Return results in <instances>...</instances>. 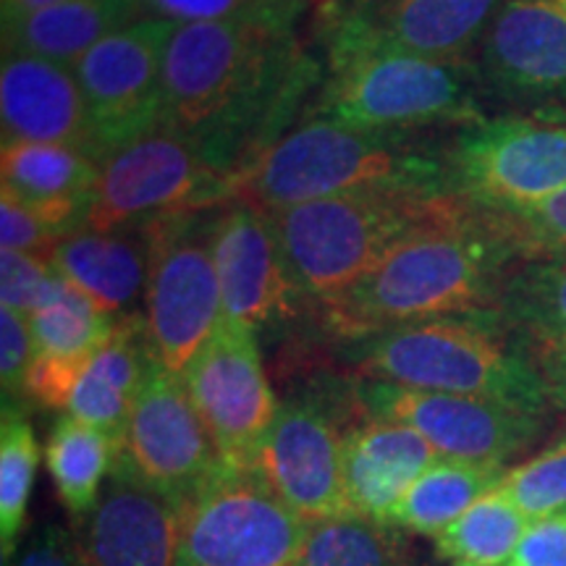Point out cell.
I'll return each mask as SVG.
<instances>
[{
    "mask_svg": "<svg viewBox=\"0 0 566 566\" xmlns=\"http://www.w3.org/2000/svg\"><path fill=\"white\" fill-rule=\"evenodd\" d=\"M210 242L223 317L254 331L296 317L307 300L296 286L271 212L244 202L223 205L212 221Z\"/></svg>",
    "mask_w": 566,
    "mask_h": 566,
    "instance_id": "cell-18",
    "label": "cell"
},
{
    "mask_svg": "<svg viewBox=\"0 0 566 566\" xmlns=\"http://www.w3.org/2000/svg\"><path fill=\"white\" fill-rule=\"evenodd\" d=\"M516 260L520 252L491 216L457 197L317 313L342 342L436 317L495 313Z\"/></svg>",
    "mask_w": 566,
    "mask_h": 566,
    "instance_id": "cell-2",
    "label": "cell"
},
{
    "mask_svg": "<svg viewBox=\"0 0 566 566\" xmlns=\"http://www.w3.org/2000/svg\"><path fill=\"white\" fill-rule=\"evenodd\" d=\"M171 27L155 17L137 19L97 42L74 66L101 163L116 147L160 129L163 53Z\"/></svg>",
    "mask_w": 566,
    "mask_h": 566,
    "instance_id": "cell-15",
    "label": "cell"
},
{
    "mask_svg": "<svg viewBox=\"0 0 566 566\" xmlns=\"http://www.w3.org/2000/svg\"><path fill=\"white\" fill-rule=\"evenodd\" d=\"M145 11L171 24L205 21H286L294 24L307 0H142Z\"/></svg>",
    "mask_w": 566,
    "mask_h": 566,
    "instance_id": "cell-34",
    "label": "cell"
},
{
    "mask_svg": "<svg viewBox=\"0 0 566 566\" xmlns=\"http://www.w3.org/2000/svg\"><path fill=\"white\" fill-rule=\"evenodd\" d=\"M506 566H566V512L533 522Z\"/></svg>",
    "mask_w": 566,
    "mask_h": 566,
    "instance_id": "cell-39",
    "label": "cell"
},
{
    "mask_svg": "<svg viewBox=\"0 0 566 566\" xmlns=\"http://www.w3.org/2000/svg\"><path fill=\"white\" fill-rule=\"evenodd\" d=\"M3 187L17 192L63 239L87 226L101 163L84 150L42 142H6L0 153Z\"/></svg>",
    "mask_w": 566,
    "mask_h": 566,
    "instance_id": "cell-22",
    "label": "cell"
},
{
    "mask_svg": "<svg viewBox=\"0 0 566 566\" xmlns=\"http://www.w3.org/2000/svg\"><path fill=\"white\" fill-rule=\"evenodd\" d=\"M354 391L365 415L407 424L438 457L457 462L506 467L533 451L548 430V415L480 396L417 391L365 378L354 384Z\"/></svg>",
    "mask_w": 566,
    "mask_h": 566,
    "instance_id": "cell-12",
    "label": "cell"
},
{
    "mask_svg": "<svg viewBox=\"0 0 566 566\" xmlns=\"http://www.w3.org/2000/svg\"><path fill=\"white\" fill-rule=\"evenodd\" d=\"M59 273L45 254L0 250V304L32 315L53 294Z\"/></svg>",
    "mask_w": 566,
    "mask_h": 566,
    "instance_id": "cell-36",
    "label": "cell"
},
{
    "mask_svg": "<svg viewBox=\"0 0 566 566\" xmlns=\"http://www.w3.org/2000/svg\"><path fill=\"white\" fill-rule=\"evenodd\" d=\"M118 446L103 430L61 415L45 443V462L61 504L76 520L87 516L101 499L116 467Z\"/></svg>",
    "mask_w": 566,
    "mask_h": 566,
    "instance_id": "cell-28",
    "label": "cell"
},
{
    "mask_svg": "<svg viewBox=\"0 0 566 566\" xmlns=\"http://www.w3.org/2000/svg\"><path fill=\"white\" fill-rule=\"evenodd\" d=\"M357 407L352 388H307L289 396L247 470L258 475L302 520L346 516L344 433L346 409Z\"/></svg>",
    "mask_w": 566,
    "mask_h": 566,
    "instance_id": "cell-11",
    "label": "cell"
},
{
    "mask_svg": "<svg viewBox=\"0 0 566 566\" xmlns=\"http://www.w3.org/2000/svg\"><path fill=\"white\" fill-rule=\"evenodd\" d=\"M142 0H63L32 17L6 21L3 53H27L76 66L97 42L137 21Z\"/></svg>",
    "mask_w": 566,
    "mask_h": 566,
    "instance_id": "cell-25",
    "label": "cell"
},
{
    "mask_svg": "<svg viewBox=\"0 0 566 566\" xmlns=\"http://www.w3.org/2000/svg\"><path fill=\"white\" fill-rule=\"evenodd\" d=\"M459 195L363 189L273 210L283 254L304 300L334 302L409 231L441 216Z\"/></svg>",
    "mask_w": 566,
    "mask_h": 566,
    "instance_id": "cell-6",
    "label": "cell"
},
{
    "mask_svg": "<svg viewBox=\"0 0 566 566\" xmlns=\"http://www.w3.org/2000/svg\"><path fill=\"white\" fill-rule=\"evenodd\" d=\"M342 354L365 380L554 412L533 354L495 313L396 325L344 342Z\"/></svg>",
    "mask_w": 566,
    "mask_h": 566,
    "instance_id": "cell-4",
    "label": "cell"
},
{
    "mask_svg": "<svg viewBox=\"0 0 566 566\" xmlns=\"http://www.w3.org/2000/svg\"><path fill=\"white\" fill-rule=\"evenodd\" d=\"M556 3H558V6H562V9L566 11V0H556Z\"/></svg>",
    "mask_w": 566,
    "mask_h": 566,
    "instance_id": "cell-43",
    "label": "cell"
},
{
    "mask_svg": "<svg viewBox=\"0 0 566 566\" xmlns=\"http://www.w3.org/2000/svg\"><path fill=\"white\" fill-rule=\"evenodd\" d=\"M181 380L223 462L247 470L281 407L260 357L258 331L223 317Z\"/></svg>",
    "mask_w": 566,
    "mask_h": 566,
    "instance_id": "cell-13",
    "label": "cell"
},
{
    "mask_svg": "<svg viewBox=\"0 0 566 566\" xmlns=\"http://www.w3.org/2000/svg\"><path fill=\"white\" fill-rule=\"evenodd\" d=\"M485 212L512 239L520 258H566V189L533 208Z\"/></svg>",
    "mask_w": 566,
    "mask_h": 566,
    "instance_id": "cell-35",
    "label": "cell"
},
{
    "mask_svg": "<svg viewBox=\"0 0 566 566\" xmlns=\"http://www.w3.org/2000/svg\"><path fill=\"white\" fill-rule=\"evenodd\" d=\"M181 506L126 472L105 480L101 499L80 520L76 543L87 566H174Z\"/></svg>",
    "mask_w": 566,
    "mask_h": 566,
    "instance_id": "cell-19",
    "label": "cell"
},
{
    "mask_svg": "<svg viewBox=\"0 0 566 566\" xmlns=\"http://www.w3.org/2000/svg\"><path fill=\"white\" fill-rule=\"evenodd\" d=\"M216 212L218 208L179 212L147 226V344L155 363L179 378L223 321L221 283L210 242Z\"/></svg>",
    "mask_w": 566,
    "mask_h": 566,
    "instance_id": "cell-7",
    "label": "cell"
},
{
    "mask_svg": "<svg viewBox=\"0 0 566 566\" xmlns=\"http://www.w3.org/2000/svg\"><path fill=\"white\" fill-rule=\"evenodd\" d=\"M40 446L30 420L17 405L3 401L0 420V556L6 566L17 554L27 504L38 475Z\"/></svg>",
    "mask_w": 566,
    "mask_h": 566,
    "instance_id": "cell-31",
    "label": "cell"
},
{
    "mask_svg": "<svg viewBox=\"0 0 566 566\" xmlns=\"http://www.w3.org/2000/svg\"><path fill=\"white\" fill-rule=\"evenodd\" d=\"M294 566H405V562L394 527L346 514L310 522Z\"/></svg>",
    "mask_w": 566,
    "mask_h": 566,
    "instance_id": "cell-32",
    "label": "cell"
},
{
    "mask_svg": "<svg viewBox=\"0 0 566 566\" xmlns=\"http://www.w3.org/2000/svg\"><path fill=\"white\" fill-rule=\"evenodd\" d=\"M55 3H63V0H3V24L6 21L32 17V13L51 9Z\"/></svg>",
    "mask_w": 566,
    "mask_h": 566,
    "instance_id": "cell-42",
    "label": "cell"
},
{
    "mask_svg": "<svg viewBox=\"0 0 566 566\" xmlns=\"http://www.w3.org/2000/svg\"><path fill=\"white\" fill-rule=\"evenodd\" d=\"M451 189L480 210L541 205L566 189V116L530 113L464 126L449 145Z\"/></svg>",
    "mask_w": 566,
    "mask_h": 566,
    "instance_id": "cell-9",
    "label": "cell"
},
{
    "mask_svg": "<svg viewBox=\"0 0 566 566\" xmlns=\"http://www.w3.org/2000/svg\"><path fill=\"white\" fill-rule=\"evenodd\" d=\"M34 363H38V346H34L30 317L0 307V384L6 399L27 391Z\"/></svg>",
    "mask_w": 566,
    "mask_h": 566,
    "instance_id": "cell-38",
    "label": "cell"
},
{
    "mask_svg": "<svg viewBox=\"0 0 566 566\" xmlns=\"http://www.w3.org/2000/svg\"><path fill=\"white\" fill-rule=\"evenodd\" d=\"M223 459L179 375L147 367L116 470L184 504L223 470Z\"/></svg>",
    "mask_w": 566,
    "mask_h": 566,
    "instance_id": "cell-14",
    "label": "cell"
},
{
    "mask_svg": "<svg viewBox=\"0 0 566 566\" xmlns=\"http://www.w3.org/2000/svg\"><path fill=\"white\" fill-rule=\"evenodd\" d=\"M438 459V451L417 430L359 412L344 433V491L349 512L391 527L399 501Z\"/></svg>",
    "mask_w": 566,
    "mask_h": 566,
    "instance_id": "cell-21",
    "label": "cell"
},
{
    "mask_svg": "<svg viewBox=\"0 0 566 566\" xmlns=\"http://www.w3.org/2000/svg\"><path fill=\"white\" fill-rule=\"evenodd\" d=\"M317 66L286 21L174 24L160 129L184 134L226 181L286 134Z\"/></svg>",
    "mask_w": 566,
    "mask_h": 566,
    "instance_id": "cell-1",
    "label": "cell"
},
{
    "mask_svg": "<svg viewBox=\"0 0 566 566\" xmlns=\"http://www.w3.org/2000/svg\"><path fill=\"white\" fill-rule=\"evenodd\" d=\"M506 475V467L438 459L409 488L391 516L394 530L415 535H441L467 509L493 491Z\"/></svg>",
    "mask_w": 566,
    "mask_h": 566,
    "instance_id": "cell-27",
    "label": "cell"
},
{
    "mask_svg": "<svg viewBox=\"0 0 566 566\" xmlns=\"http://www.w3.org/2000/svg\"><path fill=\"white\" fill-rule=\"evenodd\" d=\"M11 566H87L76 537L61 525H40L17 548Z\"/></svg>",
    "mask_w": 566,
    "mask_h": 566,
    "instance_id": "cell-40",
    "label": "cell"
},
{
    "mask_svg": "<svg viewBox=\"0 0 566 566\" xmlns=\"http://www.w3.org/2000/svg\"><path fill=\"white\" fill-rule=\"evenodd\" d=\"M0 124H3V145L6 142L66 145L84 150L101 163L84 92L74 66L69 63L27 53H3Z\"/></svg>",
    "mask_w": 566,
    "mask_h": 566,
    "instance_id": "cell-20",
    "label": "cell"
},
{
    "mask_svg": "<svg viewBox=\"0 0 566 566\" xmlns=\"http://www.w3.org/2000/svg\"><path fill=\"white\" fill-rule=\"evenodd\" d=\"M307 530L258 475L223 464L181 504L174 566H294Z\"/></svg>",
    "mask_w": 566,
    "mask_h": 566,
    "instance_id": "cell-8",
    "label": "cell"
},
{
    "mask_svg": "<svg viewBox=\"0 0 566 566\" xmlns=\"http://www.w3.org/2000/svg\"><path fill=\"white\" fill-rule=\"evenodd\" d=\"M475 61H438L386 48H328L313 118L349 129L424 134L483 122Z\"/></svg>",
    "mask_w": 566,
    "mask_h": 566,
    "instance_id": "cell-5",
    "label": "cell"
},
{
    "mask_svg": "<svg viewBox=\"0 0 566 566\" xmlns=\"http://www.w3.org/2000/svg\"><path fill=\"white\" fill-rule=\"evenodd\" d=\"M153 363L147 344L145 315H124L108 342L92 354L63 412L84 424L103 430L122 451L126 428H129L134 405Z\"/></svg>",
    "mask_w": 566,
    "mask_h": 566,
    "instance_id": "cell-24",
    "label": "cell"
},
{
    "mask_svg": "<svg viewBox=\"0 0 566 566\" xmlns=\"http://www.w3.org/2000/svg\"><path fill=\"white\" fill-rule=\"evenodd\" d=\"M51 263L61 279L90 296L103 313L132 315L129 307L147 289L150 231L147 226L74 231L55 247Z\"/></svg>",
    "mask_w": 566,
    "mask_h": 566,
    "instance_id": "cell-23",
    "label": "cell"
},
{
    "mask_svg": "<svg viewBox=\"0 0 566 566\" xmlns=\"http://www.w3.org/2000/svg\"><path fill=\"white\" fill-rule=\"evenodd\" d=\"M229 181L184 134L155 129L108 153L92 189L87 226L113 231L179 212L223 208Z\"/></svg>",
    "mask_w": 566,
    "mask_h": 566,
    "instance_id": "cell-10",
    "label": "cell"
},
{
    "mask_svg": "<svg viewBox=\"0 0 566 566\" xmlns=\"http://www.w3.org/2000/svg\"><path fill=\"white\" fill-rule=\"evenodd\" d=\"M27 317H30L38 357L71 359V363L90 359L108 342L118 321L103 313L90 296H84L61 275L53 294Z\"/></svg>",
    "mask_w": 566,
    "mask_h": 566,
    "instance_id": "cell-30",
    "label": "cell"
},
{
    "mask_svg": "<svg viewBox=\"0 0 566 566\" xmlns=\"http://www.w3.org/2000/svg\"><path fill=\"white\" fill-rule=\"evenodd\" d=\"M499 485L530 522L566 512V430L525 462L509 467Z\"/></svg>",
    "mask_w": 566,
    "mask_h": 566,
    "instance_id": "cell-33",
    "label": "cell"
},
{
    "mask_svg": "<svg viewBox=\"0 0 566 566\" xmlns=\"http://www.w3.org/2000/svg\"><path fill=\"white\" fill-rule=\"evenodd\" d=\"M527 522L522 509L495 485L436 535V551L457 566H506L527 533Z\"/></svg>",
    "mask_w": 566,
    "mask_h": 566,
    "instance_id": "cell-29",
    "label": "cell"
},
{
    "mask_svg": "<svg viewBox=\"0 0 566 566\" xmlns=\"http://www.w3.org/2000/svg\"><path fill=\"white\" fill-rule=\"evenodd\" d=\"M363 189L454 195L449 147L424 134L363 132L310 116L233 176L229 202L273 212Z\"/></svg>",
    "mask_w": 566,
    "mask_h": 566,
    "instance_id": "cell-3",
    "label": "cell"
},
{
    "mask_svg": "<svg viewBox=\"0 0 566 566\" xmlns=\"http://www.w3.org/2000/svg\"><path fill=\"white\" fill-rule=\"evenodd\" d=\"M59 242H63V237L38 210L30 208L9 187L0 189V244H3V250L53 258Z\"/></svg>",
    "mask_w": 566,
    "mask_h": 566,
    "instance_id": "cell-37",
    "label": "cell"
},
{
    "mask_svg": "<svg viewBox=\"0 0 566 566\" xmlns=\"http://www.w3.org/2000/svg\"><path fill=\"white\" fill-rule=\"evenodd\" d=\"M530 354H533L537 373L543 378L551 409L566 415V344L535 346Z\"/></svg>",
    "mask_w": 566,
    "mask_h": 566,
    "instance_id": "cell-41",
    "label": "cell"
},
{
    "mask_svg": "<svg viewBox=\"0 0 566 566\" xmlns=\"http://www.w3.org/2000/svg\"><path fill=\"white\" fill-rule=\"evenodd\" d=\"M501 6L504 0H336L325 42L464 61Z\"/></svg>",
    "mask_w": 566,
    "mask_h": 566,
    "instance_id": "cell-17",
    "label": "cell"
},
{
    "mask_svg": "<svg viewBox=\"0 0 566 566\" xmlns=\"http://www.w3.org/2000/svg\"><path fill=\"white\" fill-rule=\"evenodd\" d=\"M495 315L527 349L566 344V258L516 260Z\"/></svg>",
    "mask_w": 566,
    "mask_h": 566,
    "instance_id": "cell-26",
    "label": "cell"
},
{
    "mask_svg": "<svg viewBox=\"0 0 566 566\" xmlns=\"http://www.w3.org/2000/svg\"><path fill=\"white\" fill-rule=\"evenodd\" d=\"M475 69L488 101L566 116V11L556 0H504Z\"/></svg>",
    "mask_w": 566,
    "mask_h": 566,
    "instance_id": "cell-16",
    "label": "cell"
}]
</instances>
